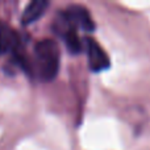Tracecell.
I'll list each match as a JSON object with an SVG mask.
<instances>
[{"mask_svg":"<svg viewBox=\"0 0 150 150\" xmlns=\"http://www.w3.org/2000/svg\"><path fill=\"white\" fill-rule=\"evenodd\" d=\"M37 75L44 82L55 79L59 71V49L53 40H41L34 46Z\"/></svg>","mask_w":150,"mask_h":150,"instance_id":"cell-1","label":"cell"},{"mask_svg":"<svg viewBox=\"0 0 150 150\" xmlns=\"http://www.w3.org/2000/svg\"><path fill=\"white\" fill-rule=\"evenodd\" d=\"M57 23L59 26H63V30L80 28L84 32H93L95 29V21L92 20L88 9L78 4L65 8L59 13V20Z\"/></svg>","mask_w":150,"mask_h":150,"instance_id":"cell-2","label":"cell"},{"mask_svg":"<svg viewBox=\"0 0 150 150\" xmlns=\"http://www.w3.org/2000/svg\"><path fill=\"white\" fill-rule=\"evenodd\" d=\"M83 50L87 54L88 67L91 69V71L101 73V71L109 69L111 61H109L108 54L93 38H91V37L83 38Z\"/></svg>","mask_w":150,"mask_h":150,"instance_id":"cell-3","label":"cell"},{"mask_svg":"<svg viewBox=\"0 0 150 150\" xmlns=\"http://www.w3.org/2000/svg\"><path fill=\"white\" fill-rule=\"evenodd\" d=\"M18 49H20L18 34L9 25L0 21V54L9 52L17 53Z\"/></svg>","mask_w":150,"mask_h":150,"instance_id":"cell-4","label":"cell"},{"mask_svg":"<svg viewBox=\"0 0 150 150\" xmlns=\"http://www.w3.org/2000/svg\"><path fill=\"white\" fill-rule=\"evenodd\" d=\"M49 5L50 3L47 0H33V1H30L26 5L23 16H21L23 25H30V24L36 23L38 18H41L44 16V13L49 8Z\"/></svg>","mask_w":150,"mask_h":150,"instance_id":"cell-5","label":"cell"},{"mask_svg":"<svg viewBox=\"0 0 150 150\" xmlns=\"http://www.w3.org/2000/svg\"><path fill=\"white\" fill-rule=\"evenodd\" d=\"M62 37L65 40L66 47L70 50L71 54H79L83 52V42L78 36L76 29H65L62 30Z\"/></svg>","mask_w":150,"mask_h":150,"instance_id":"cell-6","label":"cell"}]
</instances>
